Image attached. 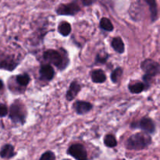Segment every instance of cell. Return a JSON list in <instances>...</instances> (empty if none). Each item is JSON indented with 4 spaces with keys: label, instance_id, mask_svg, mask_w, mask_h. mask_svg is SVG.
I'll list each match as a JSON object with an SVG mask.
<instances>
[{
    "label": "cell",
    "instance_id": "obj_1",
    "mask_svg": "<svg viewBox=\"0 0 160 160\" xmlns=\"http://www.w3.org/2000/svg\"><path fill=\"white\" fill-rule=\"evenodd\" d=\"M152 144V138L146 132H139L132 134L127 140L125 145L130 150H142Z\"/></svg>",
    "mask_w": 160,
    "mask_h": 160
},
{
    "label": "cell",
    "instance_id": "obj_2",
    "mask_svg": "<svg viewBox=\"0 0 160 160\" xmlns=\"http://www.w3.org/2000/svg\"><path fill=\"white\" fill-rule=\"evenodd\" d=\"M43 59L49 64L57 67L59 70H65L69 64L67 55L55 49H48L44 52Z\"/></svg>",
    "mask_w": 160,
    "mask_h": 160
},
{
    "label": "cell",
    "instance_id": "obj_3",
    "mask_svg": "<svg viewBox=\"0 0 160 160\" xmlns=\"http://www.w3.org/2000/svg\"><path fill=\"white\" fill-rule=\"evenodd\" d=\"M28 111L24 104L20 100H15L9 108V118L13 123L23 125L26 123Z\"/></svg>",
    "mask_w": 160,
    "mask_h": 160
},
{
    "label": "cell",
    "instance_id": "obj_4",
    "mask_svg": "<svg viewBox=\"0 0 160 160\" xmlns=\"http://www.w3.org/2000/svg\"><path fill=\"white\" fill-rule=\"evenodd\" d=\"M81 6L78 4V1L74 0L71 2L60 4L56 9V12L59 16H73L77 15L81 11Z\"/></svg>",
    "mask_w": 160,
    "mask_h": 160
},
{
    "label": "cell",
    "instance_id": "obj_5",
    "mask_svg": "<svg viewBox=\"0 0 160 160\" xmlns=\"http://www.w3.org/2000/svg\"><path fill=\"white\" fill-rule=\"evenodd\" d=\"M131 128L134 129L139 128L148 134H153L156 131V125L154 121L148 117H144L139 121L134 122L131 124Z\"/></svg>",
    "mask_w": 160,
    "mask_h": 160
},
{
    "label": "cell",
    "instance_id": "obj_6",
    "mask_svg": "<svg viewBox=\"0 0 160 160\" xmlns=\"http://www.w3.org/2000/svg\"><path fill=\"white\" fill-rule=\"evenodd\" d=\"M67 154L77 160L88 159V152L83 145L80 143L70 145L67 150Z\"/></svg>",
    "mask_w": 160,
    "mask_h": 160
},
{
    "label": "cell",
    "instance_id": "obj_7",
    "mask_svg": "<svg viewBox=\"0 0 160 160\" xmlns=\"http://www.w3.org/2000/svg\"><path fill=\"white\" fill-rule=\"evenodd\" d=\"M141 68L148 76L153 78L156 76L160 71V65L156 61L146 59L141 63Z\"/></svg>",
    "mask_w": 160,
    "mask_h": 160
},
{
    "label": "cell",
    "instance_id": "obj_8",
    "mask_svg": "<svg viewBox=\"0 0 160 160\" xmlns=\"http://www.w3.org/2000/svg\"><path fill=\"white\" fill-rule=\"evenodd\" d=\"M20 63L18 59L13 56H6L0 59V70H5L7 71H12L17 68Z\"/></svg>",
    "mask_w": 160,
    "mask_h": 160
},
{
    "label": "cell",
    "instance_id": "obj_9",
    "mask_svg": "<svg viewBox=\"0 0 160 160\" xmlns=\"http://www.w3.org/2000/svg\"><path fill=\"white\" fill-rule=\"evenodd\" d=\"M92 109H93V105L86 101H77L73 106V109L78 115H84L88 113L92 110Z\"/></svg>",
    "mask_w": 160,
    "mask_h": 160
},
{
    "label": "cell",
    "instance_id": "obj_10",
    "mask_svg": "<svg viewBox=\"0 0 160 160\" xmlns=\"http://www.w3.org/2000/svg\"><path fill=\"white\" fill-rule=\"evenodd\" d=\"M40 79L45 81H50L55 76L54 68L50 64H44L39 70Z\"/></svg>",
    "mask_w": 160,
    "mask_h": 160
},
{
    "label": "cell",
    "instance_id": "obj_11",
    "mask_svg": "<svg viewBox=\"0 0 160 160\" xmlns=\"http://www.w3.org/2000/svg\"><path fill=\"white\" fill-rule=\"evenodd\" d=\"M81 90V85L76 81H73L70 83V87L66 93V99L69 102H71L78 96L79 92Z\"/></svg>",
    "mask_w": 160,
    "mask_h": 160
},
{
    "label": "cell",
    "instance_id": "obj_12",
    "mask_svg": "<svg viewBox=\"0 0 160 160\" xmlns=\"http://www.w3.org/2000/svg\"><path fill=\"white\" fill-rule=\"evenodd\" d=\"M17 156L14 147L11 144H6L0 148V157L4 159H10Z\"/></svg>",
    "mask_w": 160,
    "mask_h": 160
},
{
    "label": "cell",
    "instance_id": "obj_13",
    "mask_svg": "<svg viewBox=\"0 0 160 160\" xmlns=\"http://www.w3.org/2000/svg\"><path fill=\"white\" fill-rule=\"evenodd\" d=\"M91 79L95 84H102L106 81V74L102 69H95L91 71Z\"/></svg>",
    "mask_w": 160,
    "mask_h": 160
},
{
    "label": "cell",
    "instance_id": "obj_14",
    "mask_svg": "<svg viewBox=\"0 0 160 160\" xmlns=\"http://www.w3.org/2000/svg\"><path fill=\"white\" fill-rule=\"evenodd\" d=\"M111 46L119 54H123L125 52V44L120 37L113 38L111 42Z\"/></svg>",
    "mask_w": 160,
    "mask_h": 160
},
{
    "label": "cell",
    "instance_id": "obj_15",
    "mask_svg": "<svg viewBox=\"0 0 160 160\" xmlns=\"http://www.w3.org/2000/svg\"><path fill=\"white\" fill-rule=\"evenodd\" d=\"M147 89L148 88H147L145 83L140 82V81L131 83V84H129V85H128V90L132 94H140L143 91L147 90Z\"/></svg>",
    "mask_w": 160,
    "mask_h": 160
},
{
    "label": "cell",
    "instance_id": "obj_16",
    "mask_svg": "<svg viewBox=\"0 0 160 160\" xmlns=\"http://www.w3.org/2000/svg\"><path fill=\"white\" fill-rule=\"evenodd\" d=\"M58 32L62 36V37H67L70 34L72 31L71 25L67 21H62L58 25Z\"/></svg>",
    "mask_w": 160,
    "mask_h": 160
},
{
    "label": "cell",
    "instance_id": "obj_17",
    "mask_svg": "<svg viewBox=\"0 0 160 160\" xmlns=\"http://www.w3.org/2000/svg\"><path fill=\"white\" fill-rule=\"evenodd\" d=\"M144 1L148 4V7H149L152 21L154 22L156 20L158 16V8L156 1V0H144Z\"/></svg>",
    "mask_w": 160,
    "mask_h": 160
},
{
    "label": "cell",
    "instance_id": "obj_18",
    "mask_svg": "<svg viewBox=\"0 0 160 160\" xmlns=\"http://www.w3.org/2000/svg\"><path fill=\"white\" fill-rule=\"evenodd\" d=\"M30 81H31V78H30L29 74L27 73H23L16 76V82L20 87H27L29 84Z\"/></svg>",
    "mask_w": 160,
    "mask_h": 160
},
{
    "label": "cell",
    "instance_id": "obj_19",
    "mask_svg": "<svg viewBox=\"0 0 160 160\" xmlns=\"http://www.w3.org/2000/svg\"><path fill=\"white\" fill-rule=\"evenodd\" d=\"M99 26L101 29H102L105 31H108V32H111L114 29V26L111 20L106 17H102L100 20Z\"/></svg>",
    "mask_w": 160,
    "mask_h": 160
},
{
    "label": "cell",
    "instance_id": "obj_20",
    "mask_svg": "<svg viewBox=\"0 0 160 160\" xmlns=\"http://www.w3.org/2000/svg\"><path fill=\"white\" fill-rule=\"evenodd\" d=\"M123 70L121 67H117L111 73L110 79L113 84H117L123 76Z\"/></svg>",
    "mask_w": 160,
    "mask_h": 160
},
{
    "label": "cell",
    "instance_id": "obj_21",
    "mask_svg": "<svg viewBox=\"0 0 160 160\" xmlns=\"http://www.w3.org/2000/svg\"><path fill=\"white\" fill-rule=\"evenodd\" d=\"M104 145L108 148H114L117 145V141L115 136L108 134L104 138Z\"/></svg>",
    "mask_w": 160,
    "mask_h": 160
},
{
    "label": "cell",
    "instance_id": "obj_22",
    "mask_svg": "<svg viewBox=\"0 0 160 160\" xmlns=\"http://www.w3.org/2000/svg\"><path fill=\"white\" fill-rule=\"evenodd\" d=\"M108 57H109L108 53H98L96 56V58H95V62L100 64L106 63Z\"/></svg>",
    "mask_w": 160,
    "mask_h": 160
},
{
    "label": "cell",
    "instance_id": "obj_23",
    "mask_svg": "<svg viewBox=\"0 0 160 160\" xmlns=\"http://www.w3.org/2000/svg\"><path fill=\"white\" fill-rule=\"evenodd\" d=\"M56 159V155L52 151H46L40 156V160H55Z\"/></svg>",
    "mask_w": 160,
    "mask_h": 160
},
{
    "label": "cell",
    "instance_id": "obj_24",
    "mask_svg": "<svg viewBox=\"0 0 160 160\" xmlns=\"http://www.w3.org/2000/svg\"><path fill=\"white\" fill-rule=\"evenodd\" d=\"M8 113H9V109L7 106L3 103H0V118L6 117Z\"/></svg>",
    "mask_w": 160,
    "mask_h": 160
},
{
    "label": "cell",
    "instance_id": "obj_25",
    "mask_svg": "<svg viewBox=\"0 0 160 160\" xmlns=\"http://www.w3.org/2000/svg\"><path fill=\"white\" fill-rule=\"evenodd\" d=\"M81 3L84 6H90L97 2V0H81Z\"/></svg>",
    "mask_w": 160,
    "mask_h": 160
},
{
    "label": "cell",
    "instance_id": "obj_26",
    "mask_svg": "<svg viewBox=\"0 0 160 160\" xmlns=\"http://www.w3.org/2000/svg\"><path fill=\"white\" fill-rule=\"evenodd\" d=\"M3 88H4V83H3V81L0 79V91L2 90Z\"/></svg>",
    "mask_w": 160,
    "mask_h": 160
}]
</instances>
